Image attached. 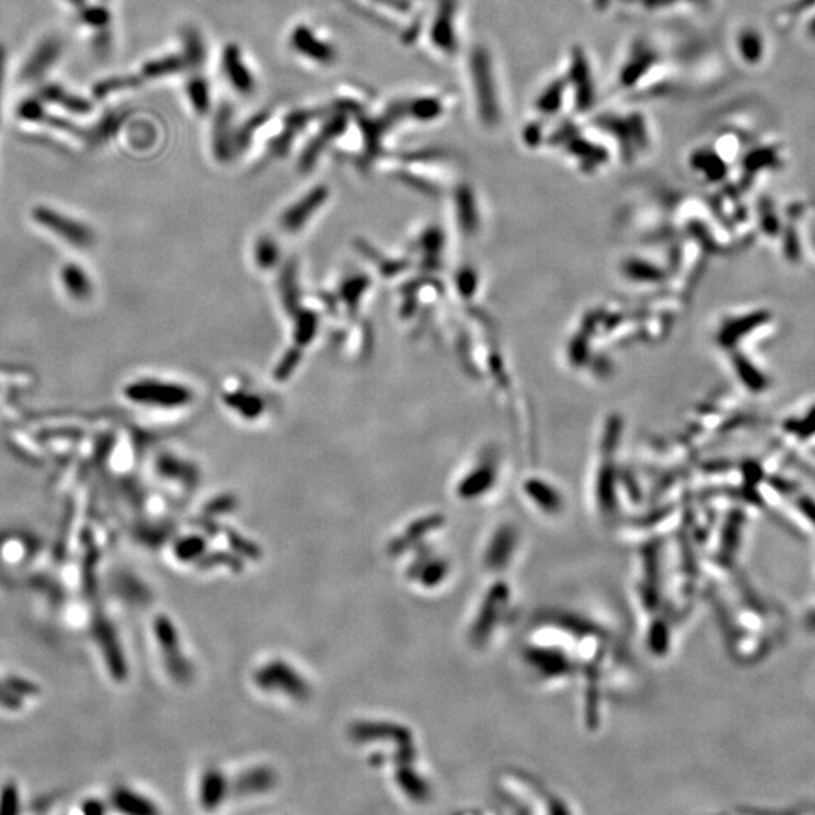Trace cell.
<instances>
[{
	"instance_id": "cell-3",
	"label": "cell",
	"mask_w": 815,
	"mask_h": 815,
	"mask_svg": "<svg viewBox=\"0 0 815 815\" xmlns=\"http://www.w3.org/2000/svg\"><path fill=\"white\" fill-rule=\"evenodd\" d=\"M458 2L456 0H438L437 11L427 28V36L432 48L438 56L449 59L456 56L461 44Z\"/></svg>"
},
{
	"instance_id": "cell-18",
	"label": "cell",
	"mask_w": 815,
	"mask_h": 815,
	"mask_svg": "<svg viewBox=\"0 0 815 815\" xmlns=\"http://www.w3.org/2000/svg\"><path fill=\"white\" fill-rule=\"evenodd\" d=\"M141 79H133V78H127V79H110L106 82L98 83L95 86V95L97 97H105L106 94L112 92L118 88H127V86H133V85H138Z\"/></svg>"
},
{
	"instance_id": "cell-19",
	"label": "cell",
	"mask_w": 815,
	"mask_h": 815,
	"mask_svg": "<svg viewBox=\"0 0 815 815\" xmlns=\"http://www.w3.org/2000/svg\"><path fill=\"white\" fill-rule=\"evenodd\" d=\"M82 17L94 26H105L109 21V12L105 8H82Z\"/></svg>"
},
{
	"instance_id": "cell-10",
	"label": "cell",
	"mask_w": 815,
	"mask_h": 815,
	"mask_svg": "<svg viewBox=\"0 0 815 815\" xmlns=\"http://www.w3.org/2000/svg\"><path fill=\"white\" fill-rule=\"evenodd\" d=\"M328 195V186H324V184H319L313 191L308 192L304 198L289 207L286 213L282 215L284 228L289 231L301 230L305 225V222L316 213V210L325 204Z\"/></svg>"
},
{
	"instance_id": "cell-22",
	"label": "cell",
	"mask_w": 815,
	"mask_h": 815,
	"mask_svg": "<svg viewBox=\"0 0 815 815\" xmlns=\"http://www.w3.org/2000/svg\"><path fill=\"white\" fill-rule=\"evenodd\" d=\"M97 48L100 53H106L109 48V35L103 33L102 36H97Z\"/></svg>"
},
{
	"instance_id": "cell-14",
	"label": "cell",
	"mask_w": 815,
	"mask_h": 815,
	"mask_svg": "<svg viewBox=\"0 0 815 815\" xmlns=\"http://www.w3.org/2000/svg\"><path fill=\"white\" fill-rule=\"evenodd\" d=\"M189 68H192V65L188 60L186 55L184 53L171 55V56L153 59V60H150V63H147L142 68L141 76H142V79H156V78L168 76V74L186 71Z\"/></svg>"
},
{
	"instance_id": "cell-17",
	"label": "cell",
	"mask_w": 815,
	"mask_h": 815,
	"mask_svg": "<svg viewBox=\"0 0 815 815\" xmlns=\"http://www.w3.org/2000/svg\"><path fill=\"white\" fill-rule=\"evenodd\" d=\"M64 281L68 292L76 298H85L90 293V282L83 270L76 266H70L64 270Z\"/></svg>"
},
{
	"instance_id": "cell-21",
	"label": "cell",
	"mask_w": 815,
	"mask_h": 815,
	"mask_svg": "<svg viewBox=\"0 0 815 815\" xmlns=\"http://www.w3.org/2000/svg\"><path fill=\"white\" fill-rule=\"evenodd\" d=\"M5 60H6L5 47L0 46V97H2V85H4V76H5Z\"/></svg>"
},
{
	"instance_id": "cell-23",
	"label": "cell",
	"mask_w": 815,
	"mask_h": 815,
	"mask_svg": "<svg viewBox=\"0 0 815 815\" xmlns=\"http://www.w3.org/2000/svg\"><path fill=\"white\" fill-rule=\"evenodd\" d=\"M70 2L74 4L76 6H79V8H85V6H83V5H85V0H70Z\"/></svg>"
},
{
	"instance_id": "cell-11",
	"label": "cell",
	"mask_w": 815,
	"mask_h": 815,
	"mask_svg": "<svg viewBox=\"0 0 815 815\" xmlns=\"http://www.w3.org/2000/svg\"><path fill=\"white\" fill-rule=\"evenodd\" d=\"M234 136H236V129H233L231 112L230 110H220L215 118L212 133V148L218 160H228L236 156Z\"/></svg>"
},
{
	"instance_id": "cell-12",
	"label": "cell",
	"mask_w": 815,
	"mask_h": 815,
	"mask_svg": "<svg viewBox=\"0 0 815 815\" xmlns=\"http://www.w3.org/2000/svg\"><path fill=\"white\" fill-rule=\"evenodd\" d=\"M60 50H63V46H60L58 40L48 38L43 41L41 46L35 50V53L29 58L26 65H24L21 74L23 79L35 80L43 76V74L56 63V59L60 55Z\"/></svg>"
},
{
	"instance_id": "cell-9",
	"label": "cell",
	"mask_w": 815,
	"mask_h": 815,
	"mask_svg": "<svg viewBox=\"0 0 815 815\" xmlns=\"http://www.w3.org/2000/svg\"><path fill=\"white\" fill-rule=\"evenodd\" d=\"M33 216L41 225L50 228L53 233L59 234V238L65 239L73 245L86 246L92 242V233L88 228L82 225L80 222H76L67 216L56 213L52 208L46 207L36 208L33 212Z\"/></svg>"
},
{
	"instance_id": "cell-5",
	"label": "cell",
	"mask_w": 815,
	"mask_h": 815,
	"mask_svg": "<svg viewBox=\"0 0 815 815\" xmlns=\"http://www.w3.org/2000/svg\"><path fill=\"white\" fill-rule=\"evenodd\" d=\"M452 107V98L449 94H418L406 100L394 103L385 112L393 121L408 118L415 122L430 124L437 122L449 114Z\"/></svg>"
},
{
	"instance_id": "cell-7",
	"label": "cell",
	"mask_w": 815,
	"mask_h": 815,
	"mask_svg": "<svg viewBox=\"0 0 815 815\" xmlns=\"http://www.w3.org/2000/svg\"><path fill=\"white\" fill-rule=\"evenodd\" d=\"M220 70L222 76L234 92L240 97H251L255 94L257 76L240 46L230 43L224 47L220 55Z\"/></svg>"
},
{
	"instance_id": "cell-13",
	"label": "cell",
	"mask_w": 815,
	"mask_h": 815,
	"mask_svg": "<svg viewBox=\"0 0 815 815\" xmlns=\"http://www.w3.org/2000/svg\"><path fill=\"white\" fill-rule=\"evenodd\" d=\"M184 92H186L189 106L196 117H207L212 112L213 98L207 78L201 76V74H193V78L186 82Z\"/></svg>"
},
{
	"instance_id": "cell-6",
	"label": "cell",
	"mask_w": 815,
	"mask_h": 815,
	"mask_svg": "<svg viewBox=\"0 0 815 815\" xmlns=\"http://www.w3.org/2000/svg\"><path fill=\"white\" fill-rule=\"evenodd\" d=\"M351 117L352 115L346 114L339 109L332 110L331 114L326 115L324 124L314 133L313 139L304 147V150L299 156V168L302 171L314 168L319 157L322 156L326 148L340 141V138H343L346 132H348Z\"/></svg>"
},
{
	"instance_id": "cell-1",
	"label": "cell",
	"mask_w": 815,
	"mask_h": 815,
	"mask_svg": "<svg viewBox=\"0 0 815 815\" xmlns=\"http://www.w3.org/2000/svg\"><path fill=\"white\" fill-rule=\"evenodd\" d=\"M468 88L480 124L497 129L504 117L503 100L497 70L486 48H474L468 59Z\"/></svg>"
},
{
	"instance_id": "cell-4",
	"label": "cell",
	"mask_w": 815,
	"mask_h": 815,
	"mask_svg": "<svg viewBox=\"0 0 815 815\" xmlns=\"http://www.w3.org/2000/svg\"><path fill=\"white\" fill-rule=\"evenodd\" d=\"M287 43L296 56L317 67L326 68L334 65L339 59V50L332 41L307 23H298L293 26Z\"/></svg>"
},
{
	"instance_id": "cell-15",
	"label": "cell",
	"mask_w": 815,
	"mask_h": 815,
	"mask_svg": "<svg viewBox=\"0 0 815 815\" xmlns=\"http://www.w3.org/2000/svg\"><path fill=\"white\" fill-rule=\"evenodd\" d=\"M41 97L47 102L58 103L60 106H64L65 109L73 110V112H78V114H85V112H90L91 110L90 102L83 100V98H80V97L67 94L63 88H59V86H46V88L41 90Z\"/></svg>"
},
{
	"instance_id": "cell-8",
	"label": "cell",
	"mask_w": 815,
	"mask_h": 815,
	"mask_svg": "<svg viewBox=\"0 0 815 815\" xmlns=\"http://www.w3.org/2000/svg\"><path fill=\"white\" fill-rule=\"evenodd\" d=\"M127 396L130 400L141 402L148 406L172 408L189 402L191 391L176 384H165V382H154L148 379L132 384L127 388Z\"/></svg>"
},
{
	"instance_id": "cell-16",
	"label": "cell",
	"mask_w": 815,
	"mask_h": 815,
	"mask_svg": "<svg viewBox=\"0 0 815 815\" xmlns=\"http://www.w3.org/2000/svg\"><path fill=\"white\" fill-rule=\"evenodd\" d=\"M122 119H124V117H121V115L105 117L100 121V124L95 126V129L86 132V138H88V141L92 144H102V142L107 141L110 136H112L118 130Z\"/></svg>"
},
{
	"instance_id": "cell-20",
	"label": "cell",
	"mask_w": 815,
	"mask_h": 815,
	"mask_svg": "<svg viewBox=\"0 0 815 815\" xmlns=\"http://www.w3.org/2000/svg\"><path fill=\"white\" fill-rule=\"evenodd\" d=\"M20 114L28 119H40L43 117V109L36 102H28L23 105Z\"/></svg>"
},
{
	"instance_id": "cell-2",
	"label": "cell",
	"mask_w": 815,
	"mask_h": 815,
	"mask_svg": "<svg viewBox=\"0 0 815 815\" xmlns=\"http://www.w3.org/2000/svg\"><path fill=\"white\" fill-rule=\"evenodd\" d=\"M597 127L621 154L633 157L651 150V130L639 114H606L597 121Z\"/></svg>"
}]
</instances>
